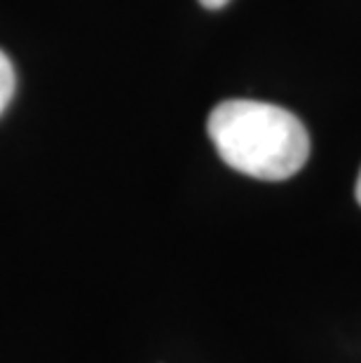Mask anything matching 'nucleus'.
Listing matches in <instances>:
<instances>
[{
    "label": "nucleus",
    "instance_id": "obj_1",
    "mask_svg": "<svg viewBox=\"0 0 361 363\" xmlns=\"http://www.w3.org/2000/svg\"><path fill=\"white\" fill-rule=\"evenodd\" d=\"M206 131L221 160L260 181H287L310 155V136L287 108L233 99L211 111Z\"/></svg>",
    "mask_w": 361,
    "mask_h": 363
},
{
    "label": "nucleus",
    "instance_id": "obj_2",
    "mask_svg": "<svg viewBox=\"0 0 361 363\" xmlns=\"http://www.w3.org/2000/svg\"><path fill=\"white\" fill-rule=\"evenodd\" d=\"M14 87H17V78H14V66L12 61L5 57V52H0V115L12 101Z\"/></svg>",
    "mask_w": 361,
    "mask_h": 363
},
{
    "label": "nucleus",
    "instance_id": "obj_3",
    "mask_svg": "<svg viewBox=\"0 0 361 363\" xmlns=\"http://www.w3.org/2000/svg\"><path fill=\"white\" fill-rule=\"evenodd\" d=\"M204 7H209V10H221V7H226L230 0H199Z\"/></svg>",
    "mask_w": 361,
    "mask_h": 363
},
{
    "label": "nucleus",
    "instance_id": "obj_4",
    "mask_svg": "<svg viewBox=\"0 0 361 363\" xmlns=\"http://www.w3.org/2000/svg\"><path fill=\"white\" fill-rule=\"evenodd\" d=\"M357 199H359V204H361V172H359V179H357Z\"/></svg>",
    "mask_w": 361,
    "mask_h": 363
}]
</instances>
